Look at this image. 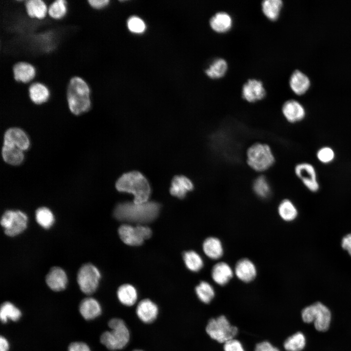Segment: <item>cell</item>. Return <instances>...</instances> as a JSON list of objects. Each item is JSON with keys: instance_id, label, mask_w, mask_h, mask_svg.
Returning <instances> with one entry per match:
<instances>
[{"instance_id": "cb8c5ba5", "label": "cell", "mask_w": 351, "mask_h": 351, "mask_svg": "<svg viewBox=\"0 0 351 351\" xmlns=\"http://www.w3.org/2000/svg\"><path fill=\"white\" fill-rule=\"evenodd\" d=\"M289 84L292 91L300 96L305 94L308 90L310 81L306 75L296 70L292 74Z\"/></svg>"}, {"instance_id": "d6986e66", "label": "cell", "mask_w": 351, "mask_h": 351, "mask_svg": "<svg viewBox=\"0 0 351 351\" xmlns=\"http://www.w3.org/2000/svg\"><path fill=\"white\" fill-rule=\"evenodd\" d=\"M194 187L193 183L187 177L176 176L172 181L170 192L172 195L183 198L188 192L193 190Z\"/></svg>"}, {"instance_id": "1f68e13d", "label": "cell", "mask_w": 351, "mask_h": 351, "mask_svg": "<svg viewBox=\"0 0 351 351\" xmlns=\"http://www.w3.org/2000/svg\"><path fill=\"white\" fill-rule=\"evenodd\" d=\"M280 217L286 221H292L297 216L298 211L293 203L289 199L282 200L278 206Z\"/></svg>"}, {"instance_id": "d6a6232c", "label": "cell", "mask_w": 351, "mask_h": 351, "mask_svg": "<svg viewBox=\"0 0 351 351\" xmlns=\"http://www.w3.org/2000/svg\"><path fill=\"white\" fill-rule=\"evenodd\" d=\"M21 316L20 311L10 302H5L0 306V318L1 321L6 323L9 320L17 321Z\"/></svg>"}, {"instance_id": "4316f807", "label": "cell", "mask_w": 351, "mask_h": 351, "mask_svg": "<svg viewBox=\"0 0 351 351\" xmlns=\"http://www.w3.org/2000/svg\"><path fill=\"white\" fill-rule=\"evenodd\" d=\"M117 296L122 304L126 306H131L136 303L137 299V292L133 285L126 284L118 288Z\"/></svg>"}, {"instance_id": "603a6c76", "label": "cell", "mask_w": 351, "mask_h": 351, "mask_svg": "<svg viewBox=\"0 0 351 351\" xmlns=\"http://www.w3.org/2000/svg\"><path fill=\"white\" fill-rule=\"evenodd\" d=\"M202 248L205 254L213 260H217L223 254L222 244L221 241L215 237L207 238L203 243Z\"/></svg>"}, {"instance_id": "f6af8a7d", "label": "cell", "mask_w": 351, "mask_h": 351, "mask_svg": "<svg viewBox=\"0 0 351 351\" xmlns=\"http://www.w3.org/2000/svg\"><path fill=\"white\" fill-rule=\"evenodd\" d=\"M341 246L351 256V233L343 237L341 241Z\"/></svg>"}, {"instance_id": "6da1fadb", "label": "cell", "mask_w": 351, "mask_h": 351, "mask_svg": "<svg viewBox=\"0 0 351 351\" xmlns=\"http://www.w3.org/2000/svg\"><path fill=\"white\" fill-rule=\"evenodd\" d=\"M160 206L156 202L147 201L142 203L125 202L118 204L113 214L117 220L143 225L156 218Z\"/></svg>"}, {"instance_id": "83f0119b", "label": "cell", "mask_w": 351, "mask_h": 351, "mask_svg": "<svg viewBox=\"0 0 351 351\" xmlns=\"http://www.w3.org/2000/svg\"><path fill=\"white\" fill-rule=\"evenodd\" d=\"M1 156L6 163L14 166L20 165L24 157L23 151L15 147L4 145L2 147Z\"/></svg>"}, {"instance_id": "836d02e7", "label": "cell", "mask_w": 351, "mask_h": 351, "mask_svg": "<svg viewBox=\"0 0 351 351\" xmlns=\"http://www.w3.org/2000/svg\"><path fill=\"white\" fill-rule=\"evenodd\" d=\"M255 194L262 198L268 197L271 193V186L268 179L264 176H257L252 185Z\"/></svg>"}, {"instance_id": "7c38bea8", "label": "cell", "mask_w": 351, "mask_h": 351, "mask_svg": "<svg viewBox=\"0 0 351 351\" xmlns=\"http://www.w3.org/2000/svg\"><path fill=\"white\" fill-rule=\"evenodd\" d=\"M281 112L287 121L292 124L301 122L306 116L304 107L294 99L286 101L282 105Z\"/></svg>"}, {"instance_id": "8992f818", "label": "cell", "mask_w": 351, "mask_h": 351, "mask_svg": "<svg viewBox=\"0 0 351 351\" xmlns=\"http://www.w3.org/2000/svg\"><path fill=\"white\" fill-rule=\"evenodd\" d=\"M301 317L306 323L313 322L318 331L326 332L330 327L332 314L327 307L317 302L304 308L301 312Z\"/></svg>"}, {"instance_id": "5bb4252c", "label": "cell", "mask_w": 351, "mask_h": 351, "mask_svg": "<svg viewBox=\"0 0 351 351\" xmlns=\"http://www.w3.org/2000/svg\"><path fill=\"white\" fill-rule=\"evenodd\" d=\"M30 144V140L27 134L19 128H10L4 133V145L15 147L23 151L29 148Z\"/></svg>"}, {"instance_id": "74e56055", "label": "cell", "mask_w": 351, "mask_h": 351, "mask_svg": "<svg viewBox=\"0 0 351 351\" xmlns=\"http://www.w3.org/2000/svg\"><path fill=\"white\" fill-rule=\"evenodd\" d=\"M198 299L204 303H210L214 296L215 292L212 286L206 281H201L195 289Z\"/></svg>"}, {"instance_id": "8d00e7d4", "label": "cell", "mask_w": 351, "mask_h": 351, "mask_svg": "<svg viewBox=\"0 0 351 351\" xmlns=\"http://www.w3.org/2000/svg\"><path fill=\"white\" fill-rule=\"evenodd\" d=\"M35 217L37 223L45 229L51 228L55 222L52 212L45 207L39 208L36 211Z\"/></svg>"}, {"instance_id": "3957f363", "label": "cell", "mask_w": 351, "mask_h": 351, "mask_svg": "<svg viewBox=\"0 0 351 351\" xmlns=\"http://www.w3.org/2000/svg\"><path fill=\"white\" fill-rule=\"evenodd\" d=\"M66 96L68 108L73 114L80 115L91 109L90 89L81 78L74 77L71 78L68 85Z\"/></svg>"}, {"instance_id": "484cf974", "label": "cell", "mask_w": 351, "mask_h": 351, "mask_svg": "<svg viewBox=\"0 0 351 351\" xmlns=\"http://www.w3.org/2000/svg\"><path fill=\"white\" fill-rule=\"evenodd\" d=\"M24 4L30 18L42 20L46 17L48 8L43 0H25Z\"/></svg>"}, {"instance_id": "f1b7e54d", "label": "cell", "mask_w": 351, "mask_h": 351, "mask_svg": "<svg viewBox=\"0 0 351 351\" xmlns=\"http://www.w3.org/2000/svg\"><path fill=\"white\" fill-rule=\"evenodd\" d=\"M46 5L47 14L55 20L63 18L67 13L65 0H43Z\"/></svg>"}, {"instance_id": "8fae6325", "label": "cell", "mask_w": 351, "mask_h": 351, "mask_svg": "<svg viewBox=\"0 0 351 351\" xmlns=\"http://www.w3.org/2000/svg\"><path fill=\"white\" fill-rule=\"evenodd\" d=\"M296 176L310 192L316 193L320 189V183L314 166L308 162L297 163L294 167Z\"/></svg>"}, {"instance_id": "e575fe53", "label": "cell", "mask_w": 351, "mask_h": 351, "mask_svg": "<svg viewBox=\"0 0 351 351\" xmlns=\"http://www.w3.org/2000/svg\"><path fill=\"white\" fill-rule=\"evenodd\" d=\"M185 264L192 272H197L203 267V260L200 255L194 251L185 252L183 256Z\"/></svg>"}, {"instance_id": "f546056e", "label": "cell", "mask_w": 351, "mask_h": 351, "mask_svg": "<svg viewBox=\"0 0 351 351\" xmlns=\"http://www.w3.org/2000/svg\"><path fill=\"white\" fill-rule=\"evenodd\" d=\"M228 69L227 61L222 58L214 59L205 70V73L210 78L218 79L223 77Z\"/></svg>"}, {"instance_id": "ba28073f", "label": "cell", "mask_w": 351, "mask_h": 351, "mask_svg": "<svg viewBox=\"0 0 351 351\" xmlns=\"http://www.w3.org/2000/svg\"><path fill=\"white\" fill-rule=\"evenodd\" d=\"M28 217L20 210H8L2 214L0 224L5 234L11 237L22 233L27 228Z\"/></svg>"}, {"instance_id": "b9f144b4", "label": "cell", "mask_w": 351, "mask_h": 351, "mask_svg": "<svg viewBox=\"0 0 351 351\" xmlns=\"http://www.w3.org/2000/svg\"><path fill=\"white\" fill-rule=\"evenodd\" d=\"M68 351H91L89 346L82 342H75L68 347Z\"/></svg>"}, {"instance_id": "e0dca14e", "label": "cell", "mask_w": 351, "mask_h": 351, "mask_svg": "<svg viewBox=\"0 0 351 351\" xmlns=\"http://www.w3.org/2000/svg\"><path fill=\"white\" fill-rule=\"evenodd\" d=\"M234 273L240 280L248 283L253 281L257 273L254 263L248 258H243L235 264Z\"/></svg>"}, {"instance_id": "44dd1931", "label": "cell", "mask_w": 351, "mask_h": 351, "mask_svg": "<svg viewBox=\"0 0 351 351\" xmlns=\"http://www.w3.org/2000/svg\"><path fill=\"white\" fill-rule=\"evenodd\" d=\"M14 79L20 82L28 83L32 81L36 75L33 65L26 62H19L13 67Z\"/></svg>"}, {"instance_id": "277c9868", "label": "cell", "mask_w": 351, "mask_h": 351, "mask_svg": "<svg viewBox=\"0 0 351 351\" xmlns=\"http://www.w3.org/2000/svg\"><path fill=\"white\" fill-rule=\"evenodd\" d=\"M246 161L248 166L253 171L263 173L273 166L275 158L270 145L265 143L256 142L247 148Z\"/></svg>"}, {"instance_id": "9a60e30c", "label": "cell", "mask_w": 351, "mask_h": 351, "mask_svg": "<svg viewBox=\"0 0 351 351\" xmlns=\"http://www.w3.org/2000/svg\"><path fill=\"white\" fill-rule=\"evenodd\" d=\"M45 281L48 286L52 290L58 292L65 289L68 278L63 269L59 267H53L48 273Z\"/></svg>"}, {"instance_id": "7bdbcfd3", "label": "cell", "mask_w": 351, "mask_h": 351, "mask_svg": "<svg viewBox=\"0 0 351 351\" xmlns=\"http://www.w3.org/2000/svg\"><path fill=\"white\" fill-rule=\"evenodd\" d=\"M254 351H280L277 348L273 346L270 342L264 341L257 344Z\"/></svg>"}, {"instance_id": "7a4b0ae2", "label": "cell", "mask_w": 351, "mask_h": 351, "mask_svg": "<svg viewBox=\"0 0 351 351\" xmlns=\"http://www.w3.org/2000/svg\"><path fill=\"white\" fill-rule=\"evenodd\" d=\"M116 187L120 192L127 193L134 195L136 203L146 202L150 196L151 187L145 177L136 171L127 173L117 180Z\"/></svg>"}, {"instance_id": "d590c367", "label": "cell", "mask_w": 351, "mask_h": 351, "mask_svg": "<svg viewBox=\"0 0 351 351\" xmlns=\"http://www.w3.org/2000/svg\"><path fill=\"white\" fill-rule=\"evenodd\" d=\"M306 343L304 334L300 332L289 337L284 342V347L287 351H301Z\"/></svg>"}, {"instance_id": "ee69618b", "label": "cell", "mask_w": 351, "mask_h": 351, "mask_svg": "<svg viewBox=\"0 0 351 351\" xmlns=\"http://www.w3.org/2000/svg\"><path fill=\"white\" fill-rule=\"evenodd\" d=\"M90 5L96 10H101L107 7L109 3V0H88Z\"/></svg>"}, {"instance_id": "f35d334b", "label": "cell", "mask_w": 351, "mask_h": 351, "mask_svg": "<svg viewBox=\"0 0 351 351\" xmlns=\"http://www.w3.org/2000/svg\"><path fill=\"white\" fill-rule=\"evenodd\" d=\"M316 157L321 163L329 164L335 159L336 153L332 147L329 146H323L317 150Z\"/></svg>"}, {"instance_id": "30bf717a", "label": "cell", "mask_w": 351, "mask_h": 351, "mask_svg": "<svg viewBox=\"0 0 351 351\" xmlns=\"http://www.w3.org/2000/svg\"><path fill=\"white\" fill-rule=\"evenodd\" d=\"M98 269L91 263H86L79 269L77 282L80 290L86 294H91L97 289L100 278Z\"/></svg>"}, {"instance_id": "52a82bcc", "label": "cell", "mask_w": 351, "mask_h": 351, "mask_svg": "<svg viewBox=\"0 0 351 351\" xmlns=\"http://www.w3.org/2000/svg\"><path fill=\"white\" fill-rule=\"evenodd\" d=\"M206 331L213 339L220 343L234 339L238 329L232 325L224 315L211 319L206 326Z\"/></svg>"}, {"instance_id": "ab89813d", "label": "cell", "mask_w": 351, "mask_h": 351, "mask_svg": "<svg viewBox=\"0 0 351 351\" xmlns=\"http://www.w3.org/2000/svg\"><path fill=\"white\" fill-rule=\"evenodd\" d=\"M127 26L129 30L135 33H141L146 28L144 21L137 17H131L127 21Z\"/></svg>"}, {"instance_id": "d4e9b609", "label": "cell", "mask_w": 351, "mask_h": 351, "mask_svg": "<svg viewBox=\"0 0 351 351\" xmlns=\"http://www.w3.org/2000/svg\"><path fill=\"white\" fill-rule=\"evenodd\" d=\"M29 83L28 92L31 101L38 105L46 102L50 96L49 91L47 88L39 82H30Z\"/></svg>"}, {"instance_id": "60d3db41", "label": "cell", "mask_w": 351, "mask_h": 351, "mask_svg": "<svg viewBox=\"0 0 351 351\" xmlns=\"http://www.w3.org/2000/svg\"><path fill=\"white\" fill-rule=\"evenodd\" d=\"M224 351H245L241 343L238 340L233 339L224 344Z\"/></svg>"}, {"instance_id": "4fadbf2b", "label": "cell", "mask_w": 351, "mask_h": 351, "mask_svg": "<svg viewBox=\"0 0 351 351\" xmlns=\"http://www.w3.org/2000/svg\"><path fill=\"white\" fill-rule=\"evenodd\" d=\"M266 94L261 81L256 79H249L243 85L242 97L250 103H254L263 99Z\"/></svg>"}, {"instance_id": "5b68a950", "label": "cell", "mask_w": 351, "mask_h": 351, "mask_svg": "<svg viewBox=\"0 0 351 351\" xmlns=\"http://www.w3.org/2000/svg\"><path fill=\"white\" fill-rule=\"evenodd\" d=\"M108 326L110 331L104 332L100 336V342L110 350H120L124 348L130 340V332L125 322L120 318L111 319Z\"/></svg>"}, {"instance_id": "7dc6e473", "label": "cell", "mask_w": 351, "mask_h": 351, "mask_svg": "<svg viewBox=\"0 0 351 351\" xmlns=\"http://www.w3.org/2000/svg\"><path fill=\"white\" fill-rule=\"evenodd\" d=\"M143 351L140 350H134V351Z\"/></svg>"}, {"instance_id": "2e32d148", "label": "cell", "mask_w": 351, "mask_h": 351, "mask_svg": "<svg viewBox=\"0 0 351 351\" xmlns=\"http://www.w3.org/2000/svg\"><path fill=\"white\" fill-rule=\"evenodd\" d=\"M158 313L157 306L149 299H145L140 301L136 309L137 317L145 323H150L155 321Z\"/></svg>"}, {"instance_id": "ffe728a7", "label": "cell", "mask_w": 351, "mask_h": 351, "mask_svg": "<svg viewBox=\"0 0 351 351\" xmlns=\"http://www.w3.org/2000/svg\"><path fill=\"white\" fill-rule=\"evenodd\" d=\"M79 312L86 320H92L98 317L101 313L102 309L99 303L94 298L87 297L79 304Z\"/></svg>"}, {"instance_id": "ac0fdd59", "label": "cell", "mask_w": 351, "mask_h": 351, "mask_svg": "<svg viewBox=\"0 0 351 351\" xmlns=\"http://www.w3.org/2000/svg\"><path fill=\"white\" fill-rule=\"evenodd\" d=\"M234 271L231 267L225 262L216 263L212 268L211 276L214 281L220 286L227 284L233 277Z\"/></svg>"}, {"instance_id": "bcb514c9", "label": "cell", "mask_w": 351, "mask_h": 351, "mask_svg": "<svg viewBox=\"0 0 351 351\" xmlns=\"http://www.w3.org/2000/svg\"><path fill=\"white\" fill-rule=\"evenodd\" d=\"M9 345L7 340L2 336L0 338V351H8Z\"/></svg>"}, {"instance_id": "9c48e42d", "label": "cell", "mask_w": 351, "mask_h": 351, "mask_svg": "<svg viewBox=\"0 0 351 351\" xmlns=\"http://www.w3.org/2000/svg\"><path fill=\"white\" fill-rule=\"evenodd\" d=\"M118 233L121 240L126 244L139 246L151 237L152 231L150 228L143 225L133 226L124 224L119 227Z\"/></svg>"}, {"instance_id": "4dcf8cb0", "label": "cell", "mask_w": 351, "mask_h": 351, "mask_svg": "<svg viewBox=\"0 0 351 351\" xmlns=\"http://www.w3.org/2000/svg\"><path fill=\"white\" fill-rule=\"evenodd\" d=\"M282 6L283 2L281 0H265L261 3L263 14L273 21L278 19Z\"/></svg>"}, {"instance_id": "7402d4cb", "label": "cell", "mask_w": 351, "mask_h": 351, "mask_svg": "<svg viewBox=\"0 0 351 351\" xmlns=\"http://www.w3.org/2000/svg\"><path fill=\"white\" fill-rule=\"evenodd\" d=\"M209 23L214 31L223 33L228 32L232 28L233 20L231 16L227 13L219 12L210 19Z\"/></svg>"}]
</instances>
